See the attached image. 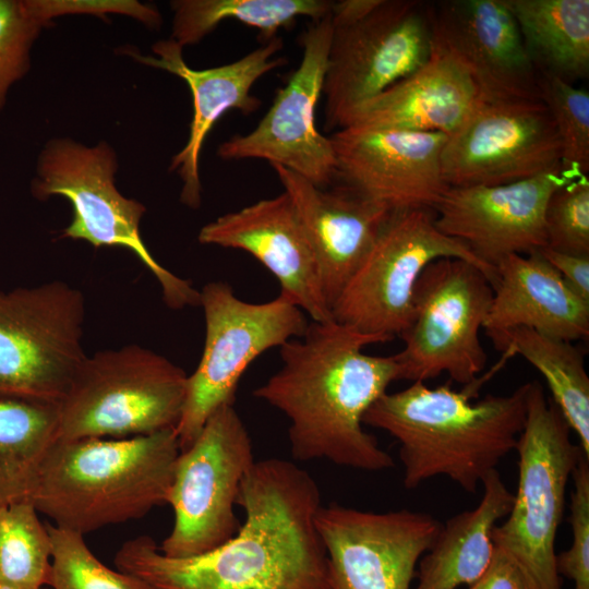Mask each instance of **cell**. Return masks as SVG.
I'll list each match as a JSON object with an SVG mask.
<instances>
[{"label":"cell","instance_id":"obj_1","mask_svg":"<svg viewBox=\"0 0 589 589\" xmlns=\"http://www.w3.org/2000/svg\"><path fill=\"white\" fill-rule=\"evenodd\" d=\"M245 514L238 532L199 555H164L148 536L117 551L119 570L152 589H332L315 518L322 504L309 472L281 458L255 460L237 500Z\"/></svg>","mask_w":589,"mask_h":589},{"label":"cell","instance_id":"obj_2","mask_svg":"<svg viewBox=\"0 0 589 589\" xmlns=\"http://www.w3.org/2000/svg\"><path fill=\"white\" fill-rule=\"evenodd\" d=\"M376 342L384 341L330 321L310 323L301 337L280 347V369L253 395L288 418L294 459L363 471L395 466L362 426L366 410L399 380L395 354L363 352Z\"/></svg>","mask_w":589,"mask_h":589},{"label":"cell","instance_id":"obj_3","mask_svg":"<svg viewBox=\"0 0 589 589\" xmlns=\"http://www.w3.org/2000/svg\"><path fill=\"white\" fill-rule=\"evenodd\" d=\"M456 390L450 384L431 388L413 382L385 393L363 416V424L386 431L399 443L404 486L416 489L445 476L476 493L483 479L516 449L527 416L529 382L509 395L478 396L481 384L500 369Z\"/></svg>","mask_w":589,"mask_h":589},{"label":"cell","instance_id":"obj_4","mask_svg":"<svg viewBox=\"0 0 589 589\" xmlns=\"http://www.w3.org/2000/svg\"><path fill=\"white\" fill-rule=\"evenodd\" d=\"M175 429L124 438H58L31 501L55 526L85 536L166 504L177 457Z\"/></svg>","mask_w":589,"mask_h":589},{"label":"cell","instance_id":"obj_5","mask_svg":"<svg viewBox=\"0 0 589 589\" xmlns=\"http://www.w3.org/2000/svg\"><path fill=\"white\" fill-rule=\"evenodd\" d=\"M188 374L139 345L83 359L58 404V438H124L175 429Z\"/></svg>","mask_w":589,"mask_h":589},{"label":"cell","instance_id":"obj_6","mask_svg":"<svg viewBox=\"0 0 589 589\" xmlns=\"http://www.w3.org/2000/svg\"><path fill=\"white\" fill-rule=\"evenodd\" d=\"M118 156L107 142L88 146L71 137H55L40 151L32 195L45 201L62 196L72 206V220L62 237L94 248L120 247L131 251L156 278L165 303L173 309L200 305V291L151 254L140 231L146 208L120 193L115 176Z\"/></svg>","mask_w":589,"mask_h":589},{"label":"cell","instance_id":"obj_7","mask_svg":"<svg viewBox=\"0 0 589 589\" xmlns=\"http://www.w3.org/2000/svg\"><path fill=\"white\" fill-rule=\"evenodd\" d=\"M570 432L541 384L529 382L526 422L515 449L517 492L506 519L493 528L492 541L517 563L531 589H561L555 540L567 483L585 455Z\"/></svg>","mask_w":589,"mask_h":589},{"label":"cell","instance_id":"obj_8","mask_svg":"<svg viewBox=\"0 0 589 589\" xmlns=\"http://www.w3.org/2000/svg\"><path fill=\"white\" fill-rule=\"evenodd\" d=\"M442 257L465 260L491 285L495 268L462 241L441 232L431 208L390 212L364 260L332 306L335 322L388 341L408 326L416 285L425 267Z\"/></svg>","mask_w":589,"mask_h":589},{"label":"cell","instance_id":"obj_9","mask_svg":"<svg viewBox=\"0 0 589 589\" xmlns=\"http://www.w3.org/2000/svg\"><path fill=\"white\" fill-rule=\"evenodd\" d=\"M200 305L205 340L200 362L188 375L175 428L181 450L196 438L212 413L235 404L239 381L259 356L301 337L309 325L304 312L286 296L251 303L239 299L224 281L206 284L200 291Z\"/></svg>","mask_w":589,"mask_h":589},{"label":"cell","instance_id":"obj_10","mask_svg":"<svg viewBox=\"0 0 589 589\" xmlns=\"http://www.w3.org/2000/svg\"><path fill=\"white\" fill-rule=\"evenodd\" d=\"M85 300L61 280L0 290V400L58 405L83 349Z\"/></svg>","mask_w":589,"mask_h":589},{"label":"cell","instance_id":"obj_11","mask_svg":"<svg viewBox=\"0 0 589 589\" xmlns=\"http://www.w3.org/2000/svg\"><path fill=\"white\" fill-rule=\"evenodd\" d=\"M493 287L473 264L442 257L422 272L413 293L410 322L400 334L405 346L395 354L399 380L424 382L442 373L467 385L486 363L480 329L489 313Z\"/></svg>","mask_w":589,"mask_h":589},{"label":"cell","instance_id":"obj_12","mask_svg":"<svg viewBox=\"0 0 589 589\" xmlns=\"http://www.w3.org/2000/svg\"><path fill=\"white\" fill-rule=\"evenodd\" d=\"M254 461L251 437L235 406L219 407L177 457L166 502L175 521L160 552L184 558L231 539L241 526L235 513L241 482Z\"/></svg>","mask_w":589,"mask_h":589},{"label":"cell","instance_id":"obj_13","mask_svg":"<svg viewBox=\"0 0 589 589\" xmlns=\"http://www.w3.org/2000/svg\"><path fill=\"white\" fill-rule=\"evenodd\" d=\"M432 47V4L420 1L378 0L354 21H332L324 129H341L358 107L421 68Z\"/></svg>","mask_w":589,"mask_h":589},{"label":"cell","instance_id":"obj_14","mask_svg":"<svg viewBox=\"0 0 589 589\" xmlns=\"http://www.w3.org/2000/svg\"><path fill=\"white\" fill-rule=\"evenodd\" d=\"M332 38L330 13L312 21L302 33V58L279 88L271 108L247 134H236L218 147L225 160L264 159L279 165L320 188L337 178V164L328 136L315 124L323 94Z\"/></svg>","mask_w":589,"mask_h":589},{"label":"cell","instance_id":"obj_15","mask_svg":"<svg viewBox=\"0 0 589 589\" xmlns=\"http://www.w3.org/2000/svg\"><path fill=\"white\" fill-rule=\"evenodd\" d=\"M562 169L555 123L541 99L485 101L447 139V187L506 184Z\"/></svg>","mask_w":589,"mask_h":589},{"label":"cell","instance_id":"obj_16","mask_svg":"<svg viewBox=\"0 0 589 589\" xmlns=\"http://www.w3.org/2000/svg\"><path fill=\"white\" fill-rule=\"evenodd\" d=\"M332 589H410L421 556L442 524L409 509L365 512L322 505L315 518Z\"/></svg>","mask_w":589,"mask_h":589},{"label":"cell","instance_id":"obj_17","mask_svg":"<svg viewBox=\"0 0 589 589\" xmlns=\"http://www.w3.org/2000/svg\"><path fill=\"white\" fill-rule=\"evenodd\" d=\"M329 139L337 177L392 212L432 209L448 189L442 173L445 134L347 127Z\"/></svg>","mask_w":589,"mask_h":589},{"label":"cell","instance_id":"obj_18","mask_svg":"<svg viewBox=\"0 0 589 589\" xmlns=\"http://www.w3.org/2000/svg\"><path fill=\"white\" fill-rule=\"evenodd\" d=\"M576 177L560 169L500 185L449 187L432 208L435 226L495 268L507 255L531 254L546 247L548 201Z\"/></svg>","mask_w":589,"mask_h":589},{"label":"cell","instance_id":"obj_19","mask_svg":"<svg viewBox=\"0 0 589 589\" xmlns=\"http://www.w3.org/2000/svg\"><path fill=\"white\" fill-rule=\"evenodd\" d=\"M283 47V38L277 36L233 62L204 70L190 68L183 59V48L171 38L155 43L153 56L123 48L125 55L139 62L181 77L191 91L193 116L189 137L169 166L182 180L180 201L185 206L201 205L200 156L208 133L227 111L236 109L250 115L261 107V100L251 89L263 75L287 62L281 57L275 58Z\"/></svg>","mask_w":589,"mask_h":589},{"label":"cell","instance_id":"obj_20","mask_svg":"<svg viewBox=\"0 0 589 589\" xmlns=\"http://www.w3.org/2000/svg\"><path fill=\"white\" fill-rule=\"evenodd\" d=\"M433 41L470 73L486 101L540 99L539 73L502 0L432 4Z\"/></svg>","mask_w":589,"mask_h":589},{"label":"cell","instance_id":"obj_21","mask_svg":"<svg viewBox=\"0 0 589 589\" xmlns=\"http://www.w3.org/2000/svg\"><path fill=\"white\" fill-rule=\"evenodd\" d=\"M197 240L248 252L276 277L280 293L312 322L334 321L316 256L287 193L217 217L201 228Z\"/></svg>","mask_w":589,"mask_h":589},{"label":"cell","instance_id":"obj_22","mask_svg":"<svg viewBox=\"0 0 589 589\" xmlns=\"http://www.w3.org/2000/svg\"><path fill=\"white\" fill-rule=\"evenodd\" d=\"M271 166L312 245L332 309L392 211L345 184L326 190L279 165Z\"/></svg>","mask_w":589,"mask_h":589},{"label":"cell","instance_id":"obj_23","mask_svg":"<svg viewBox=\"0 0 589 589\" xmlns=\"http://www.w3.org/2000/svg\"><path fill=\"white\" fill-rule=\"evenodd\" d=\"M485 101L468 70L433 41L421 68L358 107L341 129L389 128L449 137Z\"/></svg>","mask_w":589,"mask_h":589},{"label":"cell","instance_id":"obj_24","mask_svg":"<svg viewBox=\"0 0 589 589\" xmlns=\"http://www.w3.org/2000/svg\"><path fill=\"white\" fill-rule=\"evenodd\" d=\"M483 329L491 340L514 328L575 341L589 336V303L540 254H510L495 265Z\"/></svg>","mask_w":589,"mask_h":589},{"label":"cell","instance_id":"obj_25","mask_svg":"<svg viewBox=\"0 0 589 589\" xmlns=\"http://www.w3.org/2000/svg\"><path fill=\"white\" fill-rule=\"evenodd\" d=\"M482 485L483 496L473 509L442 524L433 544L419 560L414 589L470 586L488 567L494 551L492 530L510 512L514 494L497 469L483 479Z\"/></svg>","mask_w":589,"mask_h":589},{"label":"cell","instance_id":"obj_26","mask_svg":"<svg viewBox=\"0 0 589 589\" xmlns=\"http://www.w3.org/2000/svg\"><path fill=\"white\" fill-rule=\"evenodd\" d=\"M539 74L574 84L589 74L588 0H502Z\"/></svg>","mask_w":589,"mask_h":589},{"label":"cell","instance_id":"obj_27","mask_svg":"<svg viewBox=\"0 0 589 589\" xmlns=\"http://www.w3.org/2000/svg\"><path fill=\"white\" fill-rule=\"evenodd\" d=\"M493 345L509 358L520 356L545 380L555 404L589 458V377L582 352L572 341L530 328H514Z\"/></svg>","mask_w":589,"mask_h":589},{"label":"cell","instance_id":"obj_28","mask_svg":"<svg viewBox=\"0 0 589 589\" xmlns=\"http://www.w3.org/2000/svg\"><path fill=\"white\" fill-rule=\"evenodd\" d=\"M58 440V405L0 400V506L31 500Z\"/></svg>","mask_w":589,"mask_h":589},{"label":"cell","instance_id":"obj_29","mask_svg":"<svg viewBox=\"0 0 589 589\" xmlns=\"http://www.w3.org/2000/svg\"><path fill=\"white\" fill-rule=\"evenodd\" d=\"M328 0H175L171 39L184 48L200 43L226 20L238 21L259 32L264 43L289 28L298 17L321 20L330 13Z\"/></svg>","mask_w":589,"mask_h":589},{"label":"cell","instance_id":"obj_30","mask_svg":"<svg viewBox=\"0 0 589 589\" xmlns=\"http://www.w3.org/2000/svg\"><path fill=\"white\" fill-rule=\"evenodd\" d=\"M31 500L0 506V582L20 589L48 584L51 537Z\"/></svg>","mask_w":589,"mask_h":589},{"label":"cell","instance_id":"obj_31","mask_svg":"<svg viewBox=\"0 0 589 589\" xmlns=\"http://www.w3.org/2000/svg\"><path fill=\"white\" fill-rule=\"evenodd\" d=\"M51 537V589H152L141 578L113 570L87 546L84 536L48 524Z\"/></svg>","mask_w":589,"mask_h":589},{"label":"cell","instance_id":"obj_32","mask_svg":"<svg viewBox=\"0 0 589 589\" xmlns=\"http://www.w3.org/2000/svg\"><path fill=\"white\" fill-rule=\"evenodd\" d=\"M538 86L558 133L562 170L588 175L589 93L550 74H539Z\"/></svg>","mask_w":589,"mask_h":589},{"label":"cell","instance_id":"obj_33","mask_svg":"<svg viewBox=\"0 0 589 589\" xmlns=\"http://www.w3.org/2000/svg\"><path fill=\"white\" fill-rule=\"evenodd\" d=\"M544 226L546 247L563 253L589 255V179L576 177L550 196Z\"/></svg>","mask_w":589,"mask_h":589},{"label":"cell","instance_id":"obj_34","mask_svg":"<svg viewBox=\"0 0 589 589\" xmlns=\"http://www.w3.org/2000/svg\"><path fill=\"white\" fill-rule=\"evenodd\" d=\"M47 27L22 0H0V111L10 88L29 71L32 48Z\"/></svg>","mask_w":589,"mask_h":589},{"label":"cell","instance_id":"obj_35","mask_svg":"<svg viewBox=\"0 0 589 589\" xmlns=\"http://www.w3.org/2000/svg\"><path fill=\"white\" fill-rule=\"evenodd\" d=\"M569 518L573 541L568 550L556 554L560 576L573 581L574 589H589V458L582 455L572 473Z\"/></svg>","mask_w":589,"mask_h":589},{"label":"cell","instance_id":"obj_36","mask_svg":"<svg viewBox=\"0 0 589 589\" xmlns=\"http://www.w3.org/2000/svg\"><path fill=\"white\" fill-rule=\"evenodd\" d=\"M26 11L48 26L56 17L64 15H95L106 20L109 14L124 15L148 28L158 29L163 24L155 5L136 0H22Z\"/></svg>","mask_w":589,"mask_h":589},{"label":"cell","instance_id":"obj_37","mask_svg":"<svg viewBox=\"0 0 589 589\" xmlns=\"http://www.w3.org/2000/svg\"><path fill=\"white\" fill-rule=\"evenodd\" d=\"M469 589H531V586L517 563L494 546L488 567Z\"/></svg>","mask_w":589,"mask_h":589},{"label":"cell","instance_id":"obj_38","mask_svg":"<svg viewBox=\"0 0 589 589\" xmlns=\"http://www.w3.org/2000/svg\"><path fill=\"white\" fill-rule=\"evenodd\" d=\"M539 252L560 274L565 284L589 303V255L557 252L548 247Z\"/></svg>","mask_w":589,"mask_h":589},{"label":"cell","instance_id":"obj_39","mask_svg":"<svg viewBox=\"0 0 589 589\" xmlns=\"http://www.w3.org/2000/svg\"><path fill=\"white\" fill-rule=\"evenodd\" d=\"M0 589H20V588L12 587V586L0 582Z\"/></svg>","mask_w":589,"mask_h":589},{"label":"cell","instance_id":"obj_40","mask_svg":"<svg viewBox=\"0 0 589 589\" xmlns=\"http://www.w3.org/2000/svg\"><path fill=\"white\" fill-rule=\"evenodd\" d=\"M41 589H47V588L44 587V588H41Z\"/></svg>","mask_w":589,"mask_h":589}]
</instances>
